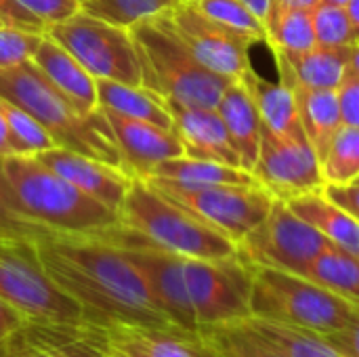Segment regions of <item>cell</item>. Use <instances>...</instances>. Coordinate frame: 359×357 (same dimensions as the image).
<instances>
[{"instance_id":"obj_37","label":"cell","mask_w":359,"mask_h":357,"mask_svg":"<svg viewBox=\"0 0 359 357\" xmlns=\"http://www.w3.org/2000/svg\"><path fill=\"white\" fill-rule=\"evenodd\" d=\"M44 34L0 25V69L32 61Z\"/></svg>"},{"instance_id":"obj_3","label":"cell","mask_w":359,"mask_h":357,"mask_svg":"<svg viewBox=\"0 0 359 357\" xmlns=\"http://www.w3.org/2000/svg\"><path fill=\"white\" fill-rule=\"evenodd\" d=\"M143 67V86L164 101L187 107H217L231 80L204 67L175 29L170 11L128 27Z\"/></svg>"},{"instance_id":"obj_16","label":"cell","mask_w":359,"mask_h":357,"mask_svg":"<svg viewBox=\"0 0 359 357\" xmlns=\"http://www.w3.org/2000/svg\"><path fill=\"white\" fill-rule=\"evenodd\" d=\"M36 158L61 175L65 181H69L74 187L84 191L86 196L95 198L97 202L105 204L107 208L116 210L126 198V191L133 183V177L120 170L118 166H111L103 160L65 149V147H53L46 151L36 154Z\"/></svg>"},{"instance_id":"obj_11","label":"cell","mask_w":359,"mask_h":357,"mask_svg":"<svg viewBox=\"0 0 359 357\" xmlns=\"http://www.w3.org/2000/svg\"><path fill=\"white\" fill-rule=\"evenodd\" d=\"M185 284L200 330L250 316L252 267L238 255L185 259Z\"/></svg>"},{"instance_id":"obj_29","label":"cell","mask_w":359,"mask_h":357,"mask_svg":"<svg viewBox=\"0 0 359 357\" xmlns=\"http://www.w3.org/2000/svg\"><path fill=\"white\" fill-rule=\"evenodd\" d=\"M305 276L328 290L359 303V257L355 255L330 244L311 263Z\"/></svg>"},{"instance_id":"obj_47","label":"cell","mask_w":359,"mask_h":357,"mask_svg":"<svg viewBox=\"0 0 359 357\" xmlns=\"http://www.w3.org/2000/svg\"><path fill=\"white\" fill-rule=\"evenodd\" d=\"M273 4L278 6H290V8H307V11H313L320 0H273Z\"/></svg>"},{"instance_id":"obj_8","label":"cell","mask_w":359,"mask_h":357,"mask_svg":"<svg viewBox=\"0 0 359 357\" xmlns=\"http://www.w3.org/2000/svg\"><path fill=\"white\" fill-rule=\"evenodd\" d=\"M44 34L61 44L95 80L143 86V67L128 27L78 11L63 21L48 23Z\"/></svg>"},{"instance_id":"obj_45","label":"cell","mask_w":359,"mask_h":357,"mask_svg":"<svg viewBox=\"0 0 359 357\" xmlns=\"http://www.w3.org/2000/svg\"><path fill=\"white\" fill-rule=\"evenodd\" d=\"M263 23L267 21V17H269V11H271V4H273V0H242Z\"/></svg>"},{"instance_id":"obj_43","label":"cell","mask_w":359,"mask_h":357,"mask_svg":"<svg viewBox=\"0 0 359 357\" xmlns=\"http://www.w3.org/2000/svg\"><path fill=\"white\" fill-rule=\"evenodd\" d=\"M324 194L337 202L341 208H345L353 219L359 221V183L351 185H326Z\"/></svg>"},{"instance_id":"obj_24","label":"cell","mask_w":359,"mask_h":357,"mask_svg":"<svg viewBox=\"0 0 359 357\" xmlns=\"http://www.w3.org/2000/svg\"><path fill=\"white\" fill-rule=\"evenodd\" d=\"M97 99L99 107L175 130L172 114L168 112L166 101L147 86H133L116 80H97Z\"/></svg>"},{"instance_id":"obj_6","label":"cell","mask_w":359,"mask_h":357,"mask_svg":"<svg viewBox=\"0 0 359 357\" xmlns=\"http://www.w3.org/2000/svg\"><path fill=\"white\" fill-rule=\"evenodd\" d=\"M358 307L359 303L328 290L307 276L252 267L250 316L330 335L341 330L355 316Z\"/></svg>"},{"instance_id":"obj_55","label":"cell","mask_w":359,"mask_h":357,"mask_svg":"<svg viewBox=\"0 0 359 357\" xmlns=\"http://www.w3.org/2000/svg\"><path fill=\"white\" fill-rule=\"evenodd\" d=\"M358 183H359V181H358Z\"/></svg>"},{"instance_id":"obj_7","label":"cell","mask_w":359,"mask_h":357,"mask_svg":"<svg viewBox=\"0 0 359 357\" xmlns=\"http://www.w3.org/2000/svg\"><path fill=\"white\" fill-rule=\"evenodd\" d=\"M0 299L19 309L27 322L82 324L80 305L44 271L34 240L0 242Z\"/></svg>"},{"instance_id":"obj_13","label":"cell","mask_w":359,"mask_h":357,"mask_svg":"<svg viewBox=\"0 0 359 357\" xmlns=\"http://www.w3.org/2000/svg\"><path fill=\"white\" fill-rule=\"evenodd\" d=\"M252 175L276 200L284 202L324 189L320 158L313 147L286 139L267 124L261 130V147Z\"/></svg>"},{"instance_id":"obj_18","label":"cell","mask_w":359,"mask_h":357,"mask_svg":"<svg viewBox=\"0 0 359 357\" xmlns=\"http://www.w3.org/2000/svg\"><path fill=\"white\" fill-rule=\"evenodd\" d=\"M32 63L80 114L90 116L99 109L97 80L50 36H42Z\"/></svg>"},{"instance_id":"obj_34","label":"cell","mask_w":359,"mask_h":357,"mask_svg":"<svg viewBox=\"0 0 359 357\" xmlns=\"http://www.w3.org/2000/svg\"><path fill=\"white\" fill-rule=\"evenodd\" d=\"M196 6L210 19L246 38L250 44L269 42L265 23L242 0H200L196 2Z\"/></svg>"},{"instance_id":"obj_15","label":"cell","mask_w":359,"mask_h":357,"mask_svg":"<svg viewBox=\"0 0 359 357\" xmlns=\"http://www.w3.org/2000/svg\"><path fill=\"white\" fill-rule=\"evenodd\" d=\"M107 120L116 145L124 158L130 177H147L149 170L164 160L183 156V145L172 128H162L151 122L120 116L111 109L99 107Z\"/></svg>"},{"instance_id":"obj_12","label":"cell","mask_w":359,"mask_h":357,"mask_svg":"<svg viewBox=\"0 0 359 357\" xmlns=\"http://www.w3.org/2000/svg\"><path fill=\"white\" fill-rule=\"evenodd\" d=\"M116 242L141 271L158 309L181 330L198 335V322L185 284V257L168 252L141 236L116 225L101 234Z\"/></svg>"},{"instance_id":"obj_4","label":"cell","mask_w":359,"mask_h":357,"mask_svg":"<svg viewBox=\"0 0 359 357\" xmlns=\"http://www.w3.org/2000/svg\"><path fill=\"white\" fill-rule=\"evenodd\" d=\"M0 170L25 217L55 234H105L118 213L86 196L36 156H4Z\"/></svg>"},{"instance_id":"obj_32","label":"cell","mask_w":359,"mask_h":357,"mask_svg":"<svg viewBox=\"0 0 359 357\" xmlns=\"http://www.w3.org/2000/svg\"><path fill=\"white\" fill-rule=\"evenodd\" d=\"M0 114L4 116L13 156H36L40 151L57 147L55 139L48 135V130L34 120L25 109L17 107L15 103L0 97Z\"/></svg>"},{"instance_id":"obj_38","label":"cell","mask_w":359,"mask_h":357,"mask_svg":"<svg viewBox=\"0 0 359 357\" xmlns=\"http://www.w3.org/2000/svg\"><path fill=\"white\" fill-rule=\"evenodd\" d=\"M23 8H27L32 15L42 19L46 25L63 21L80 11L78 0H17Z\"/></svg>"},{"instance_id":"obj_2","label":"cell","mask_w":359,"mask_h":357,"mask_svg":"<svg viewBox=\"0 0 359 357\" xmlns=\"http://www.w3.org/2000/svg\"><path fill=\"white\" fill-rule=\"evenodd\" d=\"M0 97L38 120L57 147L103 160L126 173L124 158L101 109L90 116L80 114L32 61L0 69Z\"/></svg>"},{"instance_id":"obj_19","label":"cell","mask_w":359,"mask_h":357,"mask_svg":"<svg viewBox=\"0 0 359 357\" xmlns=\"http://www.w3.org/2000/svg\"><path fill=\"white\" fill-rule=\"evenodd\" d=\"M107 347L124 357H200V335L179 328L101 326Z\"/></svg>"},{"instance_id":"obj_44","label":"cell","mask_w":359,"mask_h":357,"mask_svg":"<svg viewBox=\"0 0 359 357\" xmlns=\"http://www.w3.org/2000/svg\"><path fill=\"white\" fill-rule=\"evenodd\" d=\"M25 324H27V318L19 309L8 305L4 299H0V341L8 339L11 335L21 330Z\"/></svg>"},{"instance_id":"obj_41","label":"cell","mask_w":359,"mask_h":357,"mask_svg":"<svg viewBox=\"0 0 359 357\" xmlns=\"http://www.w3.org/2000/svg\"><path fill=\"white\" fill-rule=\"evenodd\" d=\"M324 337L341 356L359 357V307L355 316L341 330H334Z\"/></svg>"},{"instance_id":"obj_5","label":"cell","mask_w":359,"mask_h":357,"mask_svg":"<svg viewBox=\"0 0 359 357\" xmlns=\"http://www.w3.org/2000/svg\"><path fill=\"white\" fill-rule=\"evenodd\" d=\"M118 225L185 259H227L238 255L236 242L156 191L141 177H133L118 208Z\"/></svg>"},{"instance_id":"obj_10","label":"cell","mask_w":359,"mask_h":357,"mask_svg":"<svg viewBox=\"0 0 359 357\" xmlns=\"http://www.w3.org/2000/svg\"><path fill=\"white\" fill-rule=\"evenodd\" d=\"M330 242L305 223L284 200H276L269 215L238 242V257L252 267H271L305 276Z\"/></svg>"},{"instance_id":"obj_39","label":"cell","mask_w":359,"mask_h":357,"mask_svg":"<svg viewBox=\"0 0 359 357\" xmlns=\"http://www.w3.org/2000/svg\"><path fill=\"white\" fill-rule=\"evenodd\" d=\"M0 25H11L27 32H46V23L32 15L27 8H23L17 0H0Z\"/></svg>"},{"instance_id":"obj_26","label":"cell","mask_w":359,"mask_h":357,"mask_svg":"<svg viewBox=\"0 0 359 357\" xmlns=\"http://www.w3.org/2000/svg\"><path fill=\"white\" fill-rule=\"evenodd\" d=\"M273 55H282L294 80L313 90H339L349 67V48L316 44L305 53H273Z\"/></svg>"},{"instance_id":"obj_48","label":"cell","mask_w":359,"mask_h":357,"mask_svg":"<svg viewBox=\"0 0 359 357\" xmlns=\"http://www.w3.org/2000/svg\"><path fill=\"white\" fill-rule=\"evenodd\" d=\"M347 74L359 76V40L349 48V67H347Z\"/></svg>"},{"instance_id":"obj_40","label":"cell","mask_w":359,"mask_h":357,"mask_svg":"<svg viewBox=\"0 0 359 357\" xmlns=\"http://www.w3.org/2000/svg\"><path fill=\"white\" fill-rule=\"evenodd\" d=\"M0 357H57L53 356L48 349L40 347L38 343H34L23 328L17 330L15 335H11L8 339L0 341Z\"/></svg>"},{"instance_id":"obj_14","label":"cell","mask_w":359,"mask_h":357,"mask_svg":"<svg viewBox=\"0 0 359 357\" xmlns=\"http://www.w3.org/2000/svg\"><path fill=\"white\" fill-rule=\"evenodd\" d=\"M175 29L191 48L196 59L210 72L240 82L250 65V42L204 15L194 2H179L170 8Z\"/></svg>"},{"instance_id":"obj_54","label":"cell","mask_w":359,"mask_h":357,"mask_svg":"<svg viewBox=\"0 0 359 357\" xmlns=\"http://www.w3.org/2000/svg\"><path fill=\"white\" fill-rule=\"evenodd\" d=\"M341 357H345V356H341Z\"/></svg>"},{"instance_id":"obj_53","label":"cell","mask_w":359,"mask_h":357,"mask_svg":"<svg viewBox=\"0 0 359 357\" xmlns=\"http://www.w3.org/2000/svg\"><path fill=\"white\" fill-rule=\"evenodd\" d=\"M183 2H194V4H196V2H200V0H183Z\"/></svg>"},{"instance_id":"obj_25","label":"cell","mask_w":359,"mask_h":357,"mask_svg":"<svg viewBox=\"0 0 359 357\" xmlns=\"http://www.w3.org/2000/svg\"><path fill=\"white\" fill-rule=\"evenodd\" d=\"M147 177H158L166 181H175L189 187L200 185H259L255 175L240 166H229L212 160H198V158H170L158 162ZM145 179V177H143Z\"/></svg>"},{"instance_id":"obj_49","label":"cell","mask_w":359,"mask_h":357,"mask_svg":"<svg viewBox=\"0 0 359 357\" xmlns=\"http://www.w3.org/2000/svg\"><path fill=\"white\" fill-rule=\"evenodd\" d=\"M345 8H347V15H349V19H351V23H353V27H355L359 36V0H349Z\"/></svg>"},{"instance_id":"obj_21","label":"cell","mask_w":359,"mask_h":357,"mask_svg":"<svg viewBox=\"0 0 359 357\" xmlns=\"http://www.w3.org/2000/svg\"><path fill=\"white\" fill-rule=\"evenodd\" d=\"M246 90L250 93L263 124H267L271 130L280 133L286 139L309 143L299 118L297 109V99L292 93V86L286 80H267L265 76L257 74L255 67H250L242 80H240Z\"/></svg>"},{"instance_id":"obj_23","label":"cell","mask_w":359,"mask_h":357,"mask_svg":"<svg viewBox=\"0 0 359 357\" xmlns=\"http://www.w3.org/2000/svg\"><path fill=\"white\" fill-rule=\"evenodd\" d=\"M294 215L320 231L332 246H339L359 257V221L353 219L345 208L332 202L324 189L311 191L286 202Z\"/></svg>"},{"instance_id":"obj_51","label":"cell","mask_w":359,"mask_h":357,"mask_svg":"<svg viewBox=\"0 0 359 357\" xmlns=\"http://www.w3.org/2000/svg\"><path fill=\"white\" fill-rule=\"evenodd\" d=\"M322 4H334V6H347L349 0H320Z\"/></svg>"},{"instance_id":"obj_22","label":"cell","mask_w":359,"mask_h":357,"mask_svg":"<svg viewBox=\"0 0 359 357\" xmlns=\"http://www.w3.org/2000/svg\"><path fill=\"white\" fill-rule=\"evenodd\" d=\"M225 128L229 133V139L240 156L242 168L250 170L257 164L259 158V147H261V130H263V120L261 114L246 90L242 82H231L225 93L219 99L217 105Z\"/></svg>"},{"instance_id":"obj_27","label":"cell","mask_w":359,"mask_h":357,"mask_svg":"<svg viewBox=\"0 0 359 357\" xmlns=\"http://www.w3.org/2000/svg\"><path fill=\"white\" fill-rule=\"evenodd\" d=\"M242 322L261 337L269 347H273L280 356L284 357H341V353L326 341L324 335H318L313 330L259 318V316H246Z\"/></svg>"},{"instance_id":"obj_30","label":"cell","mask_w":359,"mask_h":357,"mask_svg":"<svg viewBox=\"0 0 359 357\" xmlns=\"http://www.w3.org/2000/svg\"><path fill=\"white\" fill-rule=\"evenodd\" d=\"M326 185H351L359 181V128L343 124L320 158Z\"/></svg>"},{"instance_id":"obj_1","label":"cell","mask_w":359,"mask_h":357,"mask_svg":"<svg viewBox=\"0 0 359 357\" xmlns=\"http://www.w3.org/2000/svg\"><path fill=\"white\" fill-rule=\"evenodd\" d=\"M34 246L48 278L80 305L86 322L177 328L154 303L137 265L109 238L50 231Z\"/></svg>"},{"instance_id":"obj_28","label":"cell","mask_w":359,"mask_h":357,"mask_svg":"<svg viewBox=\"0 0 359 357\" xmlns=\"http://www.w3.org/2000/svg\"><path fill=\"white\" fill-rule=\"evenodd\" d=\"M265 27L269 38L267 46L273 53H305L318 44L313 15L307 8L271 4Z\"/></svg>"},{"instance_id":"obj_46","label":"cell","mask_w":359,"mask_h":357,"mask_svg":"<svg viewBox=\"0 0 359 357\" xmlns=\"http://www.w3.org/2000/svg\"><path fill=\"white\" fill-rule=\"evenodd\" d=\"M4 156H13V147H11V137H8L4 116L0 114V158H4Z\"/></svg>"},{"instance_id":"obj_20","label":"cell","mask_w":359,"mask_h":357,"mask_svg":"<svg viewBox=\"0 0 359 357\" xmlns=\"http://www.w3.org/2000/svg\"><path fill=\"white\" fill-rule=\"evenodd\" d=\"M278 59V72L280 78L286 80L292 86L294 99H297V109L299 118L305 130V137L318 158L324 156L328 149L332 137L337 130L343 126V114H341V101H339V90H313L303 86L301 82L294 80L286 59L282 55H276Z\"/></svg>"},{"instance_id":"obj_52","label":"cell","mask_w":359,"mask_h":357,"mask_svg":"<svg viewBox=\"0 0 359 357\" xmlns=\"http://www.w3.org/2000/svg\"><path fill=\"white\" fill-rule=\"evenodd\" d=\"M109 357H124V356H120V353H116V351H111V349H109Z\"/></svg>"},{"instance_id":"obj_50","label":"cell","mask_w":359,"mask_h":357,"mask_svg":"<svg viewBox=\"0 0 359 357\" xmlns=\"http://www.w3.org/2000/svg\"><path fill=\"white\" fill-rule=\"evenodd\" d=\"M200 357H225V356H221L215 347H210L208 343H204V341L200 339Z\"/></svg>"},{"instance_id":"obj_17","label":"cell","mask_w":359,"mask_h":357,"mask_svg":"<svg viewBox=\"0 0 359 357\" xmlns=\"http://www.w3.org/2000/svg\"><path fill=\"white\" fill-rule=\"evenodd\" d=\"M166 105L172 114V124L183 145V156L242 168L240 156L217 107H187L170 101H166Z\"/></svg>"},{"instance_id":"obj_35","label":"cell","mask_w":359,"mask_h":357,"mask_svg":"<svg viewBox=\"0 0 359 357\" xmlns=\"http://www.w3.org/2000/svg\"><path fill=\"white\" fill-rule=\"evenodd\" d=\"M313 29L316 42L320 46H334V48H351L359 40L358 32L347 15L345 6L334 4H318L313 11Z\"/></svg>"},{"instance_id":"obj_42","label":"cell","mask_w":359,"mask_h":357,"mask_svg":"<svg viewBox=\"0 0 359 357\" xmlns=\"http://www.w3.org/2000/svg\"><path fill=\"white\" fill-rule=\"evenodd\" d=\"M339 101H341L343 124L359 128V76H351V74L345 76V80L339 86Z\"/></svg>"},{"instance_id":"obj_36","label":"cell","mask_w":359,"mask_h":357,"mask_svg":"<svg viewBox=\"0 0 359 357\" xmlns=\"http://www.w3.org/2000/svg\"><path fill=\"white\" fill-rule=\"evenodd\" d=\"M50 229L25 217L15 200V194L0 170V242L6 240H36Z\"/></svg>"},{"instance_id":"obj_33","label":"cell","mask_w":359,"mask_h":357,"mask_svg":"<svg viewBox=\"0 0 359 357\" xmlns=\"http://www.w3.org/2000/svg\"><path fill=\"white\" fill-rule=\"evenodd\" d=\"M80 11L107 23L130 27L133 23L170 11L181 0H78Z\"/></svg>"},{"instance_id":"obj_9","label":"cell","mask_w":359,"mask_h":357,"mask_svg":"<svg viewBox=\"0 0 359 357\" xmlns=\"http://www.w3.org/2000/svg\"><path fill=\"white\" fill-rule=\"evenodd\" d=\"M156 191L170 198L231 242L246 238L269 215L276 198L263 185H200L189 187L175 181L145 177Z\"/></svg>"},{"instance_id":"obj_31","label":"cell","mask_w":359,"mask_h":357,"mask_svg":"<svg viewBox=\"0 0 359 357\" xmlns=\"http://www.w3.org/2000/svg\"><path fill=\"white\" fill-rule=\"evenodd\" d=\"M200 339L225 357H284L257 337L242 320L202 328Z\"/></svg>"}]
</instances>
